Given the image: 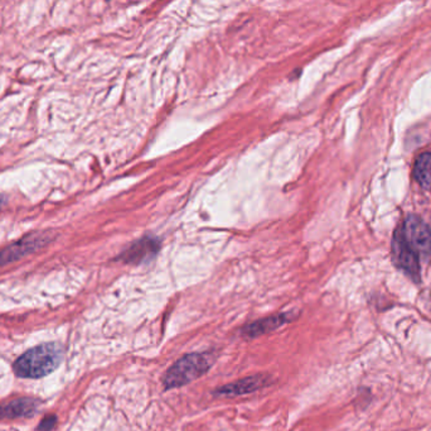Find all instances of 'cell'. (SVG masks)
<instances>
[{
    "mask_svg": "<svg viewBox=\"0 0 431 431\" xmlns=\"http://www.w3.org/2000/svg\"><path fill=\"white\" fill-rule=\"evenodd\" d=\"M63 349L58 343H44L22 354L13 365L14 373L21 378L37 380L48 376L60 365Z\"/></svg>",
    "mask_w": 431,
    "mask_h": 431,
    "instance_id": "obj_1",
    "label": "cell"
},
{
    "mask_svg": "<svg viewBox=\"0 0 431 431\" xmlns=\"http://www.w3.org/2000/svg\"><path fill=\"white\" fill-rule=\"evenodd\" d=\"M214 363V357L209 353H189L183 355L175 365H170L163 377L165 391L189 385L206 375Z\"/></svg>",
    "mask_w": 431,
    "mask_h": 431,
    "instance_id": "obj_2",
    "label": "cell"
},
{
    "mask_svg": "<svg viewBox=\"0 0 431 431\" xmlns=\"http://www.w3.org/2000/svg\"><path fill=\"white\" fill-rule=\"evenodd\" d=\"M393 260L405 275L419 283L421 280L420 260L405 238L404 230L398 229L393 238Z\"/></svg>",
    "mask_w": 431,
    "mask_h": 431,
    "instance_id": "obj_3",
    "label": "cell"
},
{
    "mask_svg": "<svg viewBox=\"0 0 431 431\" xmlns=\"http://www.w3.org/2000/svg\"><path fill=\"white\" fill-rule=\"evenodd\" d=\"M53 239L51 232H36L28 234L16 243L8 245L0 250V267L9 265L16 260H22L23 257L32 255L39 249L43 248Z\"/></svg>",
    "mask_w": 431,
    "mask_h": 431,
    "instance_id": "obj_4",
    "label": "cell"
},
{
    "mask_svg": "<svg viewBox=\"0 0 431 431\" xmlns=\"http://www.w3.org/2000/svg\"><path fill=\"white\" fill-rule=\"evenodd\" d=\"M405 238L417 255L431 258V230L420 216H409L403 228Z\"/></svg>",
    "mask_w": 431,
    "mask_h": 431,
    "instance_id": "obj_5",
    "label": "cell"
},
{
    "mask_svg": "<svg viewBox=\"0 0 431 431\" xmlns=\"http://www.w3.org/2000/svg\"><path fill=\"white\" fill-rule=\"evenodd\" d=\"M269 385H270V377L266 375H254L216 388L213 391V395L217 397H235V396L237 397V396L256 392Z\"/></svg>",
    "mask_w": 431,
    "mask_h": 431,
    "instance_id": "obj_6",
    "label": "cell"
},
{
    "mask_svg": "<svg viewBox=\"0 0 431 431\" xmlns=\"http://www.w3.org/2000/svg\"><path fill=\"white\" fill-rule=\"evenodd\" d=\"M160 249V240L154 237H144L131 244L121 253L118 260L126 265H142L153 260Z\"/></svg>",
    "mask_w": 431,
    "mask_h": 431,
    "instance_id": "obj_7",
    "label": "cell"
},
{
    "mask_svg": "<svg viewBox=\"0 0 431 431\" xmlns=\"http://www.w3.org/2000/svg\"><path fill=\"white\" fill-rule=\"evenodd\" d=\"M294 319L295 316L293 314H288V313L268 316V318L252 321L250 324L242 326L241 335L245 338V339H255V338L261 337L264 334H269V333L276 330L280 326L289 324Z\"/></svg>",
    "mask_w": 431,
    "mask_h": 431,
    "instance_id": "obj_8",
    "label": "cell"
},
{
    "mask_svg": "<svg viewBox=\"0 0 431 431\" xmlns=\"http://www.w3.org/2000/svg\"><path fill=\"white\" fill-rule=\"evenodd\" d=\"M39 405L38 400L34 398H18L8 404L0 405V420L29 417L37 412Z\"/></svg>",
    "mask_w": 431,
    "mask_h": 431,
    "instance_id": "obj_9",
    "label": "cell"
},
{
    "mask_svg": "<svg viewBox=\"0 0 431 431\" xmlns=\"http://www.w3.org/2000/svg\"><path fill=\"white\" fill-rule=\"evenodd\" d=\"M414 177L420 186L431 190V153L426 152L417 157L414 165Z\"/></svg>",
    "mask_w": 431,
    "mask_h": 431,
    "instance_id": "obj_10",
    "label": "cell"
},
{
    "mask_svg": "<svg viewBox=\"0 0 431 431\" xmlns=\"http://www.w3.org/2000/svg\"><path fill=\"white\" fill-rule=\"evenodd\" d=\"M56 416L55 415H51V416H46L42 422L38 425L39 431H49L53 429V426L56 425Z\"/></svg>",
    "mask_w": 431,
    "mask_h": 431,
    "instance_id": "obj_11",
    "label": "cell"
},
{
    "mask_svg": "<svg viewBox=\"0 0 431 431\" xmlns=\"http://www.w3.org/2000/svg\"><path fill=\"white\" fill-rule=\"evenodd\" d=\"M6 203V199H4V196L3 195H0V209L3 208V205Z\"/></svg>",
    "mask_w": 431,
    "mask_h": 431,
    "instance_id": "obj_12",
    "label": "cell"
}]
</instances>
